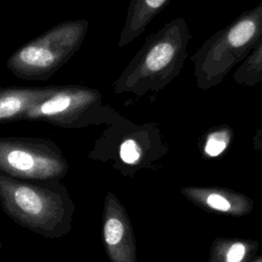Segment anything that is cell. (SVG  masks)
Masks as SVG:
<instances>
[{
	"label": "cell",
	"instance_id": "obj_1",
	"mask_svg": "<svg viewBox=\"0 0 262 262\" xmlns=\"http://www.w3.org/2000/svg\"><path fill=\"white\" fill-rule=\"evenodd\" d=\"M0 206L17 225L45 238L71 232L76 205L61 181H30L0 172Z\"/></svg>",
	"mask_w": 262,
	"mask_h": 262
},
{
	"label": "cell",
	"instance_id": "obj_2",
	"mask_svg": "<svg viewBox=\"0 0 262 262\" xmlns=\"http://www.w3.org/2000/svg\"><path fill=\"white\" fill-rule=\"evenodd\" d=\"M191 33L183 17L166 23L149 35L114 82V93L142 96L159 92L176 79L187 59Z\"/></svg>",
	"mask_w": 262,
	"mask_h": 262
},
{
	"label": "cell",
	"instance_id": "obj_3",
	"mask_svg": "<svg viewBox=\"0 0 262 262\" xmlns=\"http://www.w3.org/2000/svg\"><path fill=\"white\" fill-rule=\"evenodd\" d=\"M168 151L158 123L136 124L115 111L87 157L111 163L124 177H134L139 171L152 168Z\"/></svg>",
	"mask_w": 262,
	"mask_h": 262
},
{
	"label": "cell",
	"instance_id": "obj_4",
	"mask_svg": "<svg viewBox=\"0 0 262 262\" xmlns=\"http://www.w3.org/2000/svg\"><path fill=\"white\" fill-rule=\"evenodd\" d=\"M262 39V1L211 35L190 57L196 87L209 90L241 64Z\"/></svg>",
	"mask_w": 262,
	"mask_h": 262
},
{
	"label": "cell",
	"instance_id": "obj_5",
	"mask_svg": "<svg viewBox=\"0 0 262 262\" xmlns=\"http://www.w3.org/2000/svg\"><path fill=\"white\" fill-rule=\"evenodd\" d=\"M88 27L87 19L59 23L13 51L6 68L18 79L46 81L80 49Z\"/></svg>",
	"mask_w": 262,
	"mask_h": 262
},
{
	"label": "cell",
	"instance_id": "obj_6",
	"mask_svg": "<svg viewBox=\"0 0 262 262\" xmlns=\"http://www.w3.org/2000/svg\"><path fill=\"white\" fill-rule=\"evenodd\" d=\"M116 110L104 104L96 88L85 85H57L24 116L26 121L46 122L56 127L79 129L106 125Z\"/></svg>",
	"mask_w": 262,
	"mask_h": 262
},
{
	"label": "cell",
	"instance_id": "obj_7",
	"mask_svg": "<svg viewBox=\"0 0 262 262\" xmlns=\"http://www.w3.org/2000/svg\"><path fill=\"white\" fill-rule=\"evenodd\" d=\"M70 164L49 138L0 136V172L19 180L61 181Z\"/></svg>",
	"mask_w": 262,
	"mask_h": 262
},
{
	"label": "cell",
	"instance_id": "obj_8",
	"mask_svg": "<svg viewBox=\"0 0 262 262\" xmlns=\"http://www.w3.org/2000/svg\"><path fill=\"white\" fill-rule=\"evenodd\" d=\"M101 241L110 262H138L130 217L119 198L112 191L105 194L103 201Z\"/></svg>",
	"mask_w": 262,
	"mask_h": 262
},
{
	"label": "cell",
	"instance_id": "obj_9",
	"mask_svg": "<svg viewBox=\"0 0 262 262\" xmlns=\"http://www.w3.org/2000/svg\"><path fill=\"white\" fill-rule=\"evenodd\" d=\"M180 192L195 206L218 214L239 217L254 208V202L248 195L223 187L186 186Z\"/></svg>",
	"mask_w": 262,
	"mask_h": 262
},
{
	"label": "cell",
	"instance_id": "obj_10",
	"mask_svg": "<svg viewBox=\"0 0 262 262\" xmlns=\"http://www.w3.org/2000/svg\"><path fill=\"white\" fill-rule=\"evenodd\" d=\"M57 85L2 86L0 85V124L24 120L32 105L52 93Z\"/></svg>",
	"mask_w": 262,
	"mask_h": 262
},
{
	"label": "cell",
	"instance_id": "obj_11",
	"mask_svg": "<svg viewBox=\"0 0 262 262\" xmlns=\"http://www.w3.org/2000/svg\"><path fill=\"white\" fill-rule=\"evenodd\" d=\"M169 2L170 0H130L118 46L122 48L139 37Z\"/></svg>",
	"mask_w": 262,
	"mask_h": 262
},
{
	"label": "cell",
	"instance_id": "obj_12",
	"mask_svg": "<svg viewBox=\"0 0 262 262\" xmlns=\"http://www.w3.org/2000/svg\"><path fill=\"white\" fill-rule=\"evenodd\" d=\"M257 249L254 241L218 237L211 246L209 262H248Z\"/></svg>",
	"mask_w": 262,
	"mask_h": 262
},
{
	"label": "cell",
	"instance_id": "obj_13",
	"mask_svg": "<svg viewBox=\"0 0 262 262\" xmlns=\"http://www.w3.org/2000/svg\"><path fill=\"white\" fill-rule=\"evenodd\" d=\"M232 79L241 86L252 87L262 84V39L234 71Z\"/></svg>",
	"mask_w": 262,
	"mask_h": 262
},
{
	"label": "cell",
	"instance_id": "obj_14",
	"mask_svg": "<svg viewBox=\"0 0 262 262\" xmlns=\"http://www.w3.org/2000/svg\"><path fill=\"white\" fill-rule=\"evenodd\" d=\"M231 139L232 130L230 126L225 124L214 126L204 134L203 154L208 158H216L229 146Z\"/></svg>",
	"mask_w": 262,
	"mask_h": 262
},
{
	"label": "cell",
	"instance_id": "obj_15",
	"mask_svg": "<svg viewBox=\"0 0 262 262\" xmlns=\"http://www.w3.org/2000/svg\"><path fill=\"white\" fill-rule=\"evenodd\" d=\"M252 140H253L254 148L262 156V127L257 128L255 130V133L253 135Z\"/></svg>",
	"mask_w": 262,
	"mask_h": 262
},
{
	"label": "cell",
	"instance_id": "obj_16",
	"mask_svg": "<svg viewBox=\"0 0 262 262\" xmlns=\"http://www.w3.org/2000/svg\"><path fill=\"white\" fill-rule=\"evenodd\" d=\"M252 262H262V256H260V257H258V258H256L254 261H252Z\"/></svg>",
	"mask_w": 262,
	"mask_h": 262
},
{
	"label": "cell",
	"instance_id": "obj_17",
	"mask_svg": "<svg viewBox=\"0 0 262 262\" xmlns=\"http://www.w3.org/2000/svg\"><path fill=\"white\" fill-rule=\"evenodd\" d=\"M2 248V243H1V241H0V249Z\"/></svg>",
	"mask_w": 262,
	"mask_h": 262
}]
</instances>
